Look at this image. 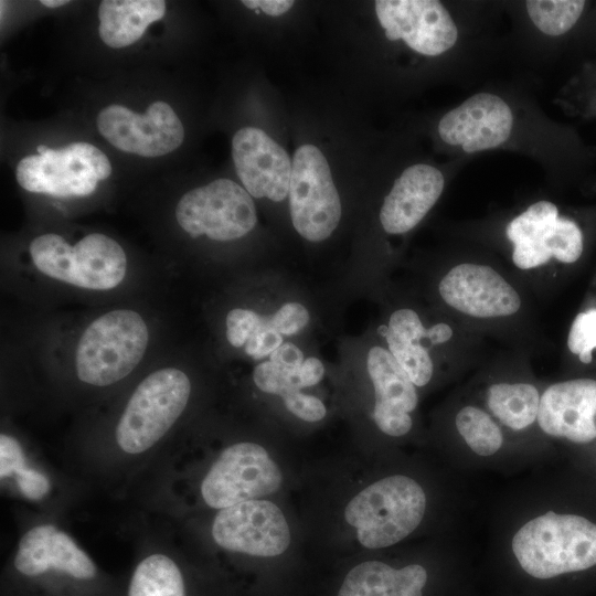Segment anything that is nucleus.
Listing matches in <instances>:
<instances>
[{
    "label": "nucleus",
    "mask_w": 596,
    "mask_h": 596,
    "mask_svg": "<svg viewBox=\"0 0 596 596\" xmlns=\"http://www.w3.org/2000/svg\"><path fill=\"white\" fill-rule=\"evenodd\" d=\"M286 408L306 422H318L326 416L323 403L316 396L292 391L283 396Z\"/></svg>",
    "instance_id": "473e14b6"
},
{
    "label": "nucleus",
    "mask_w": 596,
    "mask_h": 596,
    "mask_svg": "<svg viewBox=\"0 0 596 596\" xmlns=\"http://www.w3.org/2000/svg\"><path fill=\"white\" fill-rule=\"evenodd\" d=\"M366 368L375 392L373 409L409 414L416 408V387L389 349L372 347L368 352Z\"/></svg>",
    "instance_id": "5701e85b"
},
{
    "label": "nucleus",
    "mask_w": 596,
    "mask_h": 596,
    "mask_svg": "<svg viewBox=\"0 0 596 596\" xmlns=\"http://www.w3.org/2000/svg\"><path fill=\"white\" fill-rule=\"evenodd\" d=\"M567 348L582 363L592 362L596 349V308L582 311L574 318L567 336Z\"/></svg>",
    "instance_id": "cd10ccee"
},
{
    "label": "nucleus",
    "mask_w": 596,
    "mask_h": 596,
    "mask_svg": "<svg viewBox=\"0 0 596 596\" xmlns=\"http://www.w3.org/2000/svg\"><path fill=\"white\" fill-rule=\"evenodd\" d=\"M148 338L147 324L136 311L118 309L98 317L76 348L78 379L95 386L120 381L141 361Z\"/></svg>",
    "instance_id": "7ed1b4c3"
},
{
    "label": "nucleus",
    "mask_w": 596,
    "mask_h": 596,
    "mask_svg": "<svg viewBox=\"0 0 596 596\" xmlns=\"http://www.w3.org/2000/svg\"><path fill=\"white\" fill-rule=\"evenodd\" d=\"M40 2L47 8H57L68 3L67 0H41Z\"/></svg>",
    "instance_id": "ea45409f"
},
{
    "label": "nucleus",
    "mask_w": 596,
    "mask_h": 596,
    "mask_svg": "<svg viewBox=\"0 0 596 596\" xmlns=\"http://www.w3.org/2000/svg\"><path fill=\"white\" fill-rule=\"evenodd\" d=\"M540 393L530 383L499 382L491 384L486 393L487 406L504 426L522 430L538 418Z\"/></svg>",
    "instance_id": "b1692460"
},
{
    "label": "nucleus",
    "mask_w": 596,
    "mask_h": 596,
    "mask_svg": "<svg viewBox=\"0 0 596 596\" xmlns=\"http://www.w3.org/2000/svg\"><path fill=\"white\" fill-rule=\"evenodd\" d=\"M288 194L295 230L310 242L328 238L340 222L341 202L318 147L304 145L295 151Z\"/></svg>",
    "instance_id": "0eeeda50"
},
{
    "label": "nucleus",
    "mask_w": 596,
    "mask_h": 596,
    "mask_svg": "<svg viewBox=\"0 0 596 596\" xmlns=\"http://www.w3.org/2000/svg\"><path fill=\"white\" fill-rule=\"evenodd\" d=\"M547 435L575 444L596 439V380L572 379L546 387L536 418Z\"/></svg>",
    "instance_id": "dca6fc26"
},
{
    "label": "nucleus",
    "mask_w": 596,
    "mask_h": 596,
    "mask_svg": "<svg viewBox=\"0 0 596 596\" xmlns=\"http://www.w3.org/2000/svg\"><path fill=\"white\" fill-rule=\"evenodd\" d=\"M530 19L547 35L567 32L579 19L585 1L582 0H530L525 2Z\"/></svg>",
    "instance_id": "bb28decb"
},
{
    "label": "nucleus",
    "mask_w": 596,
    "mask_h": 596,
    "mask_svg": "<svg viewBox=\"0 0 596 596\" xmlns=\"http://www.w3.org/2000/svg\"><path fill=\"white\" fill-rule=\"evenodd\" d=\"M164 13L162 0H104L98 8L99 36L114 49L131 45Z\"/></svg>",
    "instance_id": "4be33fe9"
},
{
    "label": "nucleus",
    "mask_w": 596,
    "mask_h": 596,
    "mask_svg": "<svg viewBox=\"0 0 596 596\" xmlns=\"http://www.w3.org/2000/svg\"><path fill=\"white\" fill-rule=\"evenodd\" d=\"M309 319L310 316L305 306L299 302H288L279 308L268 323L280 334L292 336L301 331Z\"/></svg>",
    "instance_id": "2f4dec72"
},
{
    "label": "nucleus",
    "mask_w": 596,
    "mask_h": 596,
    "mask_svg": "<svg viewBox=\"0 0 596 596\" xmlns=\"http://www.w3.org/2000/svg\"><path fill=\"white\" fill-rule=\"evenodd\" d=\"M39 155L24 157L17 166L15 178L21 188L54 196H86L99 180L107 179L111 166L104 152L87 142H74L61 149L44 145Z\"/></svg>",
    "instance_id": "423d86ee"
},
{
    "label": "nucleus",
    "mask_w": 596,
    "mask_h": 596,
    "mask_svg": "<svg viewBox=\"0 0 596 596\" xmlns=\"http://www.w3.org/2000/svg\"><path fill=\"white\" fill-rule=\"evenodd\" d=\"M20 491L30 500H41L50 490L47 478L26 466L14 473Z\"/></svg>",
    "instance_id": "c9c22d12"
},
{
    "label": "nucleus",
    "mask_w": 596,
    "mask_h": 596,
    "mask_svg": "<svg viewBox=\"0 0 596 596\" xmlns=\"http://www.w3.org/2000/svg\"><path fill=\"white\" fill-rule=\"evenodd\" d=\"M456 428L469 448L479 456H491L502 446L503 436L498 424L482 408L461 407L456 414Z\"/></svg>",
    "instance_id": "a878e982"
},
{
    "label": "nucleus",
    "mask_w": 596,
    "mask_h": 596,
    "mask_svg": "<svg viewBox=\"0 0 596 596\" xmlns=\"http://www.w3.org/2000/svg\"><path fill=\"white\" fill-rule=\"evenodd\" d=\"M180 227L192 237L233 241L256 225L252 195L230 179H217L182 195L175 209Z\"/></svg>",
    "instance_id": "6e6552de"
},
{
    "label": "nucleus",
    "mask_w": 596,
    "mask_h": 596,
    "mask_svg": "<svg viewBox=\"0 0 596 596\" xmlns=\"http://www.w3.org/2000/svg\"><path fill=\"white\" fill-rule=\"evenodd\" d=\"M379 332L414 385L422 387L428 384L434 374V362L423 340L432 341V332L430 328L424 327L417 312L409 308L395 310L389 324L381 326Z\"/></svg>",
    "instance_id": "6ab92c4d"
},
{
    "label": "nucleus",
    "mask_w": 596,
    "mask_h": 596,
    "mask_svg": "<svg viewBox=\"0 0 596 596\" xmlns=\"http://www.w3.org/2000/svg\"><path fill=\"white\" fill-rule=\"evenodd\" d=\"M426 570L411 564L396 570L369 561L354 566L345 576L338 596H423Z\"/></svg>",
    "instance_id": "412c9836"
},
{
    "label": "nucleus",
    "mask_w": 596,
    "mask_h": 596,
    "mask_svg": "<svg viewBox=\"0 0 596 596\" xmlns=\"http://www.w3.org/2000/svg\"><path fill=\"white\" fill-rule=\"evenodd\" d=\"M269 361L287 371L296 372L299 370L305 359L302 351L297 345L287 342L281 344L270 354Z\"/></svg>",
    "instance_id": "e433bc0d"
},
{
    "label": "nucleus",
    "mask_w": 596,
    "mask_h": 596,
    "mask_svg": "<svg viewBox=\"0 0 596 596\" xmlns=\"http://www.w3.org/2000/svg\"><path fill=\"white\" fill-rule=\"evenodd\" d=\"M512 125V111L502 98L478 93L444 115L438 134L446 143L472 153L502 145Z\"/></svg>",
    "instance_id": "2eb2a0df"
},
{
    "label": "nucleus",
    "mask_w": 596,
    "mask_h": 596,
    "mask_svg": "<svg viewBox=\"0 0 596 596\" xmlns=\"http://www.w3.org/2000/svg\"><path fill=\"white\" fill-rule=\"evenodd\" d=\"M253 380L260 391L281 397L289 392L302 389L298 371H287L270 361L262 362L255 368Z\"/></svg>",
    "instance_id": "c85d7f7f"
},
{
    "label": "nucleus",
    "mask_w": 596,
    "mask_h": 596,
    "mask_svg": "<svg viewBox=\"0 0 596 596\" xmlns=\"http://www.w3.org/2000/svg\"><path fill=\"white\" fill-rule=\"evenodd\" d=\"M426 496L414 479L395 475L359 492L347 505V522L356 529L359 542L368 549L396 544L422 522Z\"/></svg>",
    "instance_id": "f03ea898"
},
{
    "label": "nucleus",
    "mask_w": 596,
    "mask_h": 596,
    "mask_svg": "<svg viewBox=\"0 0 596 596\" xmlns=\"http://www.w3.org/2000/svg\"><path fill=\"white\" fill-rule=\"evenodd\" d=\"M242 3L249 9H259L274 17L284 14L294 6V1L288 0H244Z\"/></svg>",
    "instance_id": "58836bf2"
},
{
    "label": "nucleus",
    "mask_w": 596,
    "mask_h": 596,
    "mask_svg": "<svg viewBox=\"0 0 596 596\" xmlns=\"http://www.w3.org/2000/svg\"><path fill=\"white\" fill-rule=\"evenodd\" d=\"M324 375V366L317 358H307L298 370L301 387H308L319 383Z\"/></svg>",
    "instance_id": "4c0bfd02"
},
{
    "label": "nucleus",
    "mask_w": 596,
    "mask_h": 596,
    "mask_svg": "<svg viewBox=\"0 0 596 596\" xmlns=\"http://www.w3.org/2000/svg\"><path fill=\"white\" fill-rule=\"evenodd\" d=\"M126 596H188L187 582L171 557L156 553L137 564Z\"/></svg>",
    "instance_id": "393cba45"
},
{
    "label": "nucleus",
    "mask_w": 596,
    "mask_h": 596,
    "mask_svg": "<svg viewBox=\"0 0 596 596\" xmlns=\"http://www.w3.org/2000/svg\"><path fill=\"white\" fill-rule=\"evenodd\" d=\"M438 292L450 309L473 319L508 318L522 307L518 290L498 270L485 264L455 265L441 277Z\"/></svg>",
    "instance_id": "9b49d317"
},
{
    "label": "nucleus",
    "mask_w": 596,
    "mask_h": 596,
    "mask_svg": "<svg viewBox=\"0 0 596 596\" xmlns=\"http://www.w3.org/2000/svg\"><path fill=\"white\" fill-rule=\"evenodd\" d=\"M512 552L529 575L547 579L596 565V523L576 513L549 511L522 525Z\"/></svg>",
    "instance_id": "f257e3e1"
},
{
    "label": "nucleus",
    "mask_w": 596,
    "mask_h": 596,
    "mask_svg": "<svg viewBox=\"0 0 596 596\" xmlns=\"http://www.w3.org/2000/svg\"><path fill=\"white\" fill-rule=\"evenodd\" d=\"M265 318L251 309L235 308L226 316V339L236 348L244 347L249 337L264 323Z\"/></svg>",
    "instance_id": "7c9ffc66"
},
{
    "label": "nucleus",
    "mask_w": 596,
    "mask_h": 596,
    "mask_svg": "<svg viewBox=\"0 0 596 596\" xmlns=\"http://www.w3.org/2000/svg\"><path fill=\"white\" fill-rule=\"evenodd\" d=\"M212 536L231 552L270 557L284 553L290 543L288 523L281 510L267 500H251L221 509Z\"/></svg>",
    "instance_id": "f8f14e48"
},
{
    "label": "nucleus",
    "mask_w": 596,
    "mask_h": 596,
    "mask_svg": "<svg viewBox=\"0 0 596 596\" xmlns=\"http://www.w3.org/2000/svg\"><path fill=\"white\" fill-rule=\"evenodd\" d=\"M30 254L36 268L60 281L93 290H108L126 275L123 247L107 235L93 233L71 245L61 235L35 237Z\"/></svg>",
    "instance_id": "20e7f679"
},
{
    "label": "nucleus",
    "mask_w": 596,
    "mask_h": 596,
    "mask_svg": "<svg viewBox=\"0 0 596 596\" xmlns=\"http://www.w3.org/2000/svg\"><path fill=\"white\" fill-rule=\"evenodd\" d=\"M283 476L267 450L254 443L225 448L201 485L204 502L224 509L240 502L259 500L277 491Z\"/></svg>",
    "instance_id": "1a4fd4ad"
},
{
    "label": "nucleus",
    "mask_w": 596,
    "mask_h": 596,
    "mask_svg": "<svg viewBox=\"0 0 596 596\" xmlns=\"http://www.w3.org/2000/svg\"><path fill=\"white\" fill-rule=\"evenodd\" d=\"M25 466V458L19 441L6 434L0 436V476L8 478Z\"/></svg>",
    "instance_id": "f704fd0d"
},
{
    "label": "nucleus",
    "mask_w": 596,
    "mask_h": 596,
    "mask_svg": "<svg viewBox=\"0 0 596 596\" xmlns=\"http://www.w3.org/2000/svg\"><path fill=\"white\" fill-rule=\"evenodd\" d=\"M375 12L389 40L402 39L424 55L435 56L448 51L458 38L451 15L436 0H379Z\"/></svg>",
    "instance_id": "ddd939ff"
},
{
    "label": "nucleus",
    "mask_w": 596,
    "mask_h": 596,
    "mask_svg": "<svg viewBox=\"0 0 596 596\" xmlns=\"http://www.w3.org/2000/svg\"><path fill=\"white\" fill-rule=\"evenodd\" d=\"M443 173L425 163L405 169L395 180L380 211V222L389 234L413 230L435 205L443 193Z\"/></svg>",
    "instance_id": "a211bd4d"
},
{
    "label": "nucleus",
    "mask_w": 596,
    "mask_h": 596,
    "mask_svg": "<svg viewBox=\"0 0 596 596\" xmlns=\"http://www.w3.org/2000/svg\"><path fill=\"white\" fill-rule=\"evenodd\" d=\"M99 134L117 149L141 157H159L181 146L184 128L172 107L157 100L145 114L113 104L97 116Z\"/></svg>",
    "instance_id": "9d476101"
},
{
    "label": "nucleus",
    "mask_w": 596,
    "mask_h": 596,
    "mask_svg": "<svg viewBox=\"0 0 596 596\" xmlns=\"http://www.w3.org/2000/svg\"><path fill=\"white\" fill-rule=\"evenodd\" d=\"M281 344V334L272 328L268 320L265 319L264 323L249 337L244 350L253 359L259 360L272 354Z\"/></svg>",
    "instance_id": "72a5a7b5"
},
{
    "label": "nucleus",
    "mask_w": 596,
    "mask_h": 596,
    "mask_svg": "<svg viewBox=\"0 0 596 596\" xmlns=\"http://www.w3.org/2000/svg\"><path fill=\"white\" fill-rule=\"evenodd\" d=\"M552 256L563 264L575 263L583 253V234L578 225L558 217L551 242Z\"/></svg>",
    "instance_id": "c756f323"
},
{
    "label": "nucleus",
    "mask_w": 596,
    "mask_h": 596,
    "mask_svg": "<svg viewBox=\"0 0 596 596\" xmlns=\"http://www.w3.org/2000/svg\"><path fill=\"white\" fill-rule=\"evenodd\" d=\"M13 567L24 578L38 577L49 570L87 583L98 576L91 557L68 534L51 524L34 526L21 538Z\"/></svg>",
    "instance_id": "f3484780"
},
{
    "label": "nucleus",
    "mask_w": 596,
    "mask_h": 596,
    "mask_svg": "<svg viewBox=\"0 0 596 596\" xmlns=\"http://www.w3.org/2000/svg\"><path fill=\"white\" fill-rule=\"evenodd\" d=\"M558 217L556 205L541 200L531 204L508 224L505 234L513 244L512 262L517 268L535 269L553 258L551 238Z\"/></svg>",
    "instance_id": "aec40b11"
},
{
    "label": "nucleus",
    "mask_w": 596,
    "mask_h": 596,
    "mask_svg": "<svg viewBox=\"0 0 596 596\" xmlns=\"http://www.w3.org/2000/svg\"><path fill=\"white\" fill-rule=\"evenodd\" d=\"M232 157L245 190L254 198L283 201L289 192L292 161L265 131L244 127L232 139Z\"/></svg>",
    "instance_id": "4468645a"
},
{
    "label": "nucleus",
    "mask_w": 596,
    "mask_h": 596,
    "mask_svg": "<svg viewBox=\"0 0 596 596\" xmlns=\"http://www.w3.org/2000/svg\"><path fill=\"white\" fill-rule=\"evenodd\" d=\"M190 393V380L181 370L167 368L149 374L139 383L119 418L118 446L128 454L152 447L182 414Z\"/></svg>",
    "instance_id": "39448f33"
}]
</instances>
